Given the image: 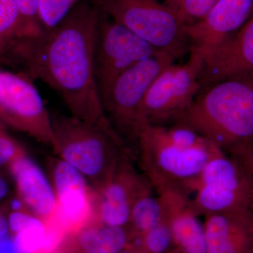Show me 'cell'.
Returning <instances> with one entry per match:
<instances>
[{
	"label": "cell",
	"instance_id": "cell-1",
	"mask_svg": "<svg viewBox=\"0 0 253 253\" xmlns=\"http://www.w3.org/2000/svg\"><path fill=\"white\" fill-rule=\"evenodd\" d=\"M100 15L94 0H81L52 29L18 41L6 65L45 83L59 94L71 116L91 123L108 121L94 74Z\"/></svg>",
	"mask_w": 253,
	"mask_h": 253
},
{
	"label": "cell",
	"instance_id": "cell-2",
	"mask_svg": "<svg viewBox=\"0 0 253 253\" xmlns=\"http://www.w3.org/2000/svg\"><path fill=\"white\" fill-rule=\"evenodd\" d=\"M174 124L204 136L253 174V76L201 89Z\"/></svg>",
	"mask_w": 253,
	"mask_h": 253
},
{
	"label": "cell",
	"instance_id": "cell-3",
	"mask_svg": "<svg viewBox=\"0 0 253 253\" xmlns=\"http://www.w3.org/2000/svg\"><path fill=\"white\" fill-rule=\"evenodd\" d=\"M50 114L55 151L99 193L111 180L123 157L132 151L108 121L91 123L71 115Z\"/></svg>",
	"mask_w": 253,
	"mask_h": 253
},
{
	"label": "cell",
	"instance_id": "cell-4",
	"mask_svg": "<svg viewBox=\"0 0 253 253\" xmlns=\"http://www.w3.org/2000/svg\"><path fill=\"white\" fill-rule=\"evenodd\" d=\"M218 148L181 149L168 142L152 125L141 124L136 160L141 173L158 195L194 193L206 163Z\"/></svg>",
	"mask_w": 253,
	"mask_h": 253
},
{
	"label": "cell",
	"instance_id": "cell-5",
	"mask_svg": "<svg viewBox=\"0 0 253 253\" xmlns=\"http://www.w3.org/2000/svg\"><path fill=\"white\" fill-rule=\"evenodd\" d=\"M101 13L174 59L189 55L184 26L159 0H94Z\"/></svg>",
	"mask_w": 253,
	"mask_h": 253
},
{
	"label": "cell",
	"instance_id": "cell-6",
	"mask_svg": "<svg viewBox=\"0 0 253 253\" xmlns=\"http://www.w3.org/2000/svg\"><path fill=\"white\" fill-rule=\"evenodd\" d=\"M165 51L143 60L123 73L111 86L102 104L110 126L136 156L139 138L141 105L155 79L174 63Z\"/></svg>",
	"mask_w": 253,
	"mask_h": 253
},
{
	"label": "cell",
	"instance_id": "cell-7",
	"mask_svg": "<svg viewBox=\"0 0 253 253\" xmlns=\"http://www.w3.org/2000/svg\"><path fill=\"white\" fill-rule=\"evenodd\" d=\"M190 198L189 208L199 217L253 209V174L217 149L206 163Z\"/></svg>",
	"mask_w": 253,
	"mask_h": 253
},
{
	"label": "cell",
	"instance_id": "cell-8",
	"mask_svg": "<svg viewBox=\"0 0 253 253\" xmlns=\"http://www.w3.org/2000/svg\"><path fill=\"white\" fill-rule=\"evenodd\" d=\"M203 64V55L191 49L186 63H172L160 73L141 105L140 126L144 123L158 126L174 124L201 90L199 76Z\"/></svg>",
	"mask_w": 253,
	"mask_h": 253
},
{
	"label": "cell",
	"instance_id": "cell-9",
	"mask_svg": "<svg viewBox=\"0 0 253 253\" xmlns=\"http://www.w3.org/2000/svg\"><path fill=\"white\" fill-rule=\"evenodd\" d=\"M160 50L101 12L95 39L94 74L101 104L123 73Z\"/></svg>",
	"mask_w": 253,
	"mask_h": 253
},
{
	"label": "cell",
	"instance_id": "cell-10",
	"mask_svg": "<svg viewBox=\"0 0 253 253\" xmlns=\"http://www.w3.org/2000/svg\"><path fill=\"white\" fill-rule=\"evenodd\" d=\"M0 121L54 149L51 114L34 81L24 73L0 68Z\"/></svg>",
	"mask_w": 253,
	"mask_h": 253
},
{
	"label": "cell",
	"instance_id": "cell-11",
	"mask_svg": "<svg viewBox=\"0 0 253 253\" xmlns=\"http://www.w3.org/2000/svg\"><path fill=\"white\" fill-rule=\"evenodd\" d=\"M135 155L129 152L120 163L111 180L97 193L96 219L110 226L128 225L131 209L141 196L152 192L153 188L134 166Z\"/></svg>",
	"mask_w": 253,
	"mask_h": 253
},
{
	"label": "cell",
	"instance_id": "cell-12",
	"mask_svg": "<svg viewBox=\"0 0 253 253\" xmlns=\"http://www.w3.org/2000/svg\"><path fill=\"white\" fill-rule=\"evenodd\" d=\"M85 180L66 161L61 160L56 163L54 170L56 206L52 216L67 234L97 222V193L87 186Z\"/></svg>",
	"mask_w": 253,
	"mask_h": 253
},
{
	"label": "cell",
	"instance_id": "cell-13",
	"mask_svg": "<svg viewBox=\"0 0 253 253\" xmlns=\"http://www.w3.org/2000/svg\"><path fill=\"white\" fill-rule=\"evenodd\" d=\"M201 89L213 84L253 76V17L239 31L201 54Z\"/></svg>",
	"mask_w": 253,
	"mask_h": 253
},
{
	"label": "cell",
	"instance_id": "cell-14",
	"mask_svg": "<svg viewBox=\"0 0 253 253\" xmlns=\"http://www.w3.org/2000/svg\"><path fill=\"white\" fill-rule=\"evenodd\" d=\"M253 0H217L203 19L184 27L191 49L203 54L232 36L253 16Z\"/></svg>",
	"mask_w": 253,
	"mask_h": 253
},
{
	"label": "cell",
	"instance_id": "cell-15",
	"mask_svg": "<svg viewBox=\"0 0 253 253\" xmlns=\"http://www.w3.org/2000/svg\"><path fill=\"white\" fill-rule=\"evenodd\" d=\"M207 253H253V209L204 216Z\"/></svg>",
	"mask_w": 253,
	"mask_h": 253
},
{
	"label": "cell",
	"instance_id": "cell-16",
	"mask_svg": "<svg viewBox=\"0 0 253 253\" xmlns=\"http://www.w3.org/2000/svg\"><path fill=\"white\" fill-rule=\"evenodd\" d=\"M9 165L20 199L33 215L45 221L54 212L56 206L54 190L46 176L38 165L23 152Z\"/></svg>",
	"mask_w": 253,
	"mask_h": 253
},
{
	"label": "cell",
	"instance_id": "cell-17",
	"mask_svg": "<svg viewBox=\"0 0 253 253\" xmlns=\"http://www.w3.org/2000/svg\"><path fill=\"white\" fill-rule=\"evenodd\" d=\"M189 199L184 195H173L170 211L172 249L182 253H207L204 226L190 211Z\"/></svg>",
	"mask_w": 253,
	"mask_h": 253
},
{
	"label": "cell",
	"instance_id": "cell-18",
	"mask_svg": "<svg viewBox=\"0 0 253 253\" xmlns=\"http://www.w3.org/2000/svg\"><path fill=\"white\" fill-rule=\"evenodd\" d=\"M78 241L83 253H120L134 237L130 228L93 223L78 231Z\"/></svg>",
	"mask_w": 253,
	"mask_h": 253
},
{
	"label": "cell",
	"instance_id": "cell-19",
	"mask_svg": "<svg viewBox=\"0 0 253 253\" xmlns=\"http://www.w3.org/2000/svg\"><path fill=\"white\" fill-rule=\"evenodd\" d=\"M169 209V200L166 194L158 195L156 198L152 192H150L141 196L133 206L128 224L134 237L149 230L166 219Z\"/></svg>",
	"mask_w": 253,
	"mask_h": 253
},
{
	"label": "cell",
	"instance_id": "cell-20",
	"mask_svg": "<svg viewBox=\"0 0 253 253\" xmlns=\"http://www.w3.org/2000/svg\"><path fill=\"white\" fill-rule=\"evenodd\" d=\"M169 199V213L166 219L157 225L129 241L126 251L131 253H167L173 248L170 227L171 199Z\"/></svg>",
	"mask_w": 253,
	"mask_h": 253
},
{
	"label": "cell",
	"instance_id": "cell-21",
	"mask_svg": "<svg viewBox=\"0 0 253 253\" xmlns=\"http://www.w3.org/2000/svg\"><path fill=\"white\" fill-rule=\"evenodd\" d=\"M23 38L14 0H0V66H6L15 44Z\"/></svg>",
	"mask_w": 253,
	"mask_h": 253
},
{
	"label": "cell",
	"instance_id": "cell-22",
	"mask_svg": "<svg viewBox=\"0 0 253 253\" xmlns=\"http://www.w3.org/2000/svg\"><path fill=\"white\" fill-rule=\"evenodd\" d=\"M174 14L184 27L199 22L217 0H159Z\"/></svg>",
	"mask_w": 253,
	"mask_h": 253
},
{
	"label": "cell",
	"instance_id": "cell-23",
	"mask_svg": "<svg viewBox=\"0 0 253 253\" xmlns=\"http://www.w3.org/2000/svg\"><path fill=\"white\" fill-rule=\"evenodd\" d=\"M45 222L33 215L22 229L15 234L14 244L18 253H38L44 233Z\"/></svg>",
	"mask_w": 253,
	"mask_h": 253
},
{
	"label": "cell",
	"instance_id": "cell-24",
	"mask_svg": "<svg viewBox=\"0 0 253 253\" xmlns=\"http://www.w3.org/2000/svg\"><path fill=\"white\" fill-rule=\"evenodd\" d=\"M81 0H40L39 17L43 32L49 31L67 16Z\"/></svg>",
	"mask_w": 253,
	"mask_h": 253
},
{
	"label": "cell",
	"instance_id": "cell-25",
	"mask_svg": "<svg viewBox=\"0 0 253 253\" xmlns=\"http://www.w3.org/2000/svg\"><path fill=\"white\" fill-rule=\"evenodd\" d=\"M19 15L23 38H32L43 33L39 17L40 0H14Z\"/></svg>",
	"mask_w": 253,
	"mask_h": 253
},
{
	"label": "cell",
	"instance_id": "cell-26",
	"mask_svg": "<svg viewBox=\"0 0 253 253\" xmlns=\"http://www.w3.org/2000/svg\"><path fill=\"white\" fill-rule=\"evenodd\" d=\"M22 151V148L4 129H0V168L9 164Z\"/></svg>",
	"mask_w": 253,
	"mask_h": 253
},
{
	"label": "cell",
	"instance_id": "cell-27",
	"mask_svg": "<svg viewBox=\"0 0 253 253\" xmlns=\"http://www.w3.org/2000/svg\"><path fill=\"white\" fill-rule=\"evenodd\" d=\"M0 253H18L13 239L7 236L0 239Z\"/></svg>",
	"mask_w": 253,
	"mask_h": 253
},
{
	"label": "cell",
	"instance_id": "cell-28",
	"mask_svg": "<svg viewBox=\"0 0 253 253\" xmlns=\"http://www.w3.org/2000/svg\"><path fill=\"white\" fill-rule=\"evenodd\" d=\"M8 231H9V226H8L7 219H5L4 214L0 211V239L7 236Z\"/></svg>",
	"mask_w": 253,
	"mask_h": 253
},
{
	"label": "cell",
	"instance_id": "cell-29",
	"mask_svg": "<svg viewBox=\"0 0 253 253\" xmlns=\"http://www.w3.org/2000/svg\"><path fill=\"white\" fill-rule=\"evenodd\" d=\"M9 192L7 181L0 174V201L4 199Z\"/></svg>",
	"mask_w": 253,
	"mask_h": 253
},
{
	"label": "cell",
	"instance_id": "cell-30",
	"mask_svg": "<svg viewBox=\"0 0 253 253\" xmlns=\"http://www.w3.org/2000/svg\"><path fill=\"white\" fill-rule=\"evenodd\" d=\"M24 206L21 199H14L11 202V208L13 211H22L23 206Z\"/></svg>",
	"mask_w": 253,
	"mask_h": 253
},
{
	"label": "cell",
	"instance_id": "cell-31",
	"mask_svg": "<svg viewBox=\"0 0 253 253\" xmlns=\"http://www.w3.org/2000/svg\"><path fill=\"white\" fill-rule=\"evenodd\" d=\"M167 253H178L175 249H172L170 251H168Z\"/></svg>",
	"mask_w": 253,
	"mask_h": 253
},
{
	"label": "cell",
	"instance_id": "cell-32",
	"mask_svg": "<svg viewBox=\"0 0 253 253\" xmlns=\"http://www.w3.org/2000/svg\"><path fill=\"white\" fill-rule=\"evenodd\" d=\"M6 126H5L4 125L1 123V121H0V129H6Z\"/></svg>",
	"mask_w": 253,
	"mask_h": 253
},
{
	"label": "cell",
	"instance_id": "cell-33",
	"mask_svg": "<svg viewBox=\"0 0 253 253\" xmlns=\"http://www.w3.org/2000/svg\"><path fill=\"white\" fill-rule=\"evenodd\" d=\"M120 253H131L130 252H129V251H126V250H125V251H122V252Z\"/></svg>",
	"mask_w": 253,
	"mask_h": 253
}]
</instances>
